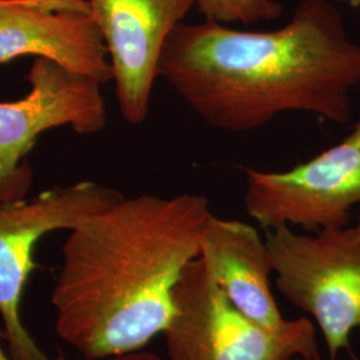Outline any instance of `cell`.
Wrapping results in <instances>:
<instances>
[{"label": "cell", "instance_id": "5bb4252c", "mask_svg": "<svg viewBox=\"0 0 360 360\" xmlns=\"http://www.w3.org/2000/svg\"><path fill=\"white\" fill-rule=\"evenodd\" d=\"M18 1H20V0H0V10L11 7L13 4H16Z\"/></svg>", "mask_w": 360, "mask_h": 360}, {"label": "cell", "instance_id": "2e32d148", "mask_svg": "<svg viewBox=\"0 0 360 360\" xmlns=\"http://www.w3.org/2000/svg\"><path fill=\"white\" fill-rule=\"evenodd\" d=\"M354 229H355V232H356V235H358V236H359V239H360V219H359V221H358V224H356V226H355V227H354Z\"/></svg>", "mask_w": 360, "mask_h": 360}, {"label": "cell", "instance_id": "8992f818", "mask_svg": "<svg viewBox=\"0 0 360 360\" xmlns=\"http://www.w3.org/2000/svg\"><path fill=\"white\" fill-rule=\"evenodd\" d=\"M25 98L0 102V203L28 196L34 171L27 156L39 135L70 127L94 135L107 124L102 83L49 58H35Z\"/></svg>", "mask_w": 360, "mask_h": 360}, {"label": "cell", "instance_id": "7a4b0ae2", "mask_svg": "<svg viewBox=\"0 0 360 360\" xmlns=\"http://www.w3.org/2000/svg\"><path fill=\"white\" fill-rule=\"evenodd\" d=\"M211 215L206 196L147 193L70 231L51 294L59 338L87 360L147 347L167 327Z\"/></svg>", "mask_w": 360, "mask_h": 360}, {"label": "cell", "instance_id": "9c48e42d", "mask_svg": "<svg viewBox=\"0 0 360 360\" xmlns=\"http://www.w3.org/2000/svg\"><path fill=\"white\" fill-rule=\"evenodd\" d=\"M28 55L49 58L102 84L112 80L87 0H20L0 10V65Z\"/></svg>", "mask_w": 360, "mask_h": 360}, {"label": "cell", "instance_id": "3957f363", "mask_svg": "<svg viewBox=\"0 0 360 360\" xmlns=\"http://www.w3.org/2000/svg\"><path fill=\"white\" fill-rule=\"evenodd\" d=\"M163 333L168 360H295L318 351L307 318L270 330L236 309L208 276L199 257L183 271L172 292Z\"/></svg>", "mask_w": 360, "mask_h": 360}, {"label": "cell", "instance_id": "9a60e30c", "mask_svg": "<svg viewBox=\"0 0 360 360\" xmlns=\"http://www.w3.org/2000/svg\"><path fill=\"white\" fill-rule=\"evenodd\" d=\"M295 360H322L321 359V355H319V352H316V354H314V355H309V356H300V358H297Z\"/></svg>", "mask_w": 360, "mask_h": 360}, {"label": "cell", "instance_id": "5b68a950", "mask_svg": "<svg viewBox=\"0 0 360 360\" xmlns=\"http://www.w3.org/2000/svg\"><path fill=\"white\" fill-rule=\"evenodd\" d=\"M124 196L91 180L53 187L34 198L0 203V318L3 336L15 360H72L62 351L50 355L23 322L22 307L35 269V248L49 233L72 231L86 219Z\"/></svg>", "mask_w": 360, "mask_h": 360}, {"label": "cell", "instance_id": "30bf717a", "mask_svg": "<svg viewBox=\"0 0 360 360\" xmlns=\"http://www.w3.org/2000/svg\"><path fill=\"white\" fill-rule=\"evenodd\" d=\"M198 257L212 282L247 318L270 330L287 323L271 291L274 271L266 239L254 226L212 214Z\"/></svg>", "mask_w": 360, "mask_h": 360}, {"label": "cell", "instance_id": "ba28073f", "mask_svg": "<svg viewBox=\"0 0 360 360\" xmlns=\"http://www.w3.org/2000/svg\"><path fill=\"white\" fill-rule=\"evenodd\" d=\"M99 28L123 119L143 124L150 114L159 59L171 32L196 0H87Z\"/></svg>", "mask_w": 360, "mask_h": 360}, {"label": "cell", "instance_id": "8fae6325", "mask_svg": "<svg viewBox=\"0 0 360 360\" xmlns=\"http://www.w3.org/2000/svg\"><path fill=\"white\" fill-rule=\"evenodd\" d=\"M199 13L207 20L223 25H254L281 18L283 7L276 0H196Z\"/></svg>", "mask_w": 360, "mask_h": 360}, {"label": "cell", "instance_id": "4fadbf2b", "mask_svg": "<svg viewBox=\"0 0 360 360\" xmlns=\"http://www.w3.org/2000/svg\"><path fill=\"white\" fill-rule=\"evenodd\" d=\"M0 338L4 339L1 333H0ZM0 360H15V358L11 355V352L8 351V348H4L1 346V339H0Z\"/></svg>", "mask_w": 360, "mask_h": 360}, {"label": "cell", "instance_id": "6da1fadb", "mask_svg": "<svg viewBox=\"0 0 360 360\" xmlns=\"http://www.w3.org/2000/svg\"><path fill=\"white\" fill-rule=\"evenodd\" d=\"M159 77L207 126L247 132L284 112L335 124L351 119L360 84V44L348 38L331 0H303L274 31H243L207 20L180 23L163 47Z\"/></svg>", "mask_w": 360, "mask_h": 360}, {"label": "cell", "instance_id": "7c38bea8", "mask_svg": "<svg viewBox=\"0 0 360 360\" xmlns=\"http://www.w3.org/2000/svg\"><path fill=\"white\" fill-rule=\"evenodd\" d=\"M103 360H163L159 355H156L151 351L147 349H138V351H132V352H126V354H120L115 355L111 358H105Z\"/></svg>", "mask_w": 360, "mask_h": 360}, {"label": "cell", "instance_id": "52a82bcc", "mask_svg": "<svg viewBox=\"0 0 360 360\" xmlns=\"http://www.w3.org/2000/svg\"><path fill=\"white\" fill-rule=\"evenodd\" d=\"M245 212L262 229H346L360 203V119L343 141L309 162L282 172L245 168Z\"/></svg>", "mask_w": 360, "mask_h": 360}, {"label": "cell", "instance_id": "277c9868", "mask_svg": "<svg viewBox=\"0 0 360 360\" xmlns=\"http://www.w3.org/2000/svg\"><path fill=\"white\" fill-rule=\"evenodd\" d=\"M279 292L318 323L330 359L349 348L360 327V239L354 227L299 233L279 226L266 233Z\"/></svg>", "mask_w": 360, "mask_h": 360}]
</instances>
